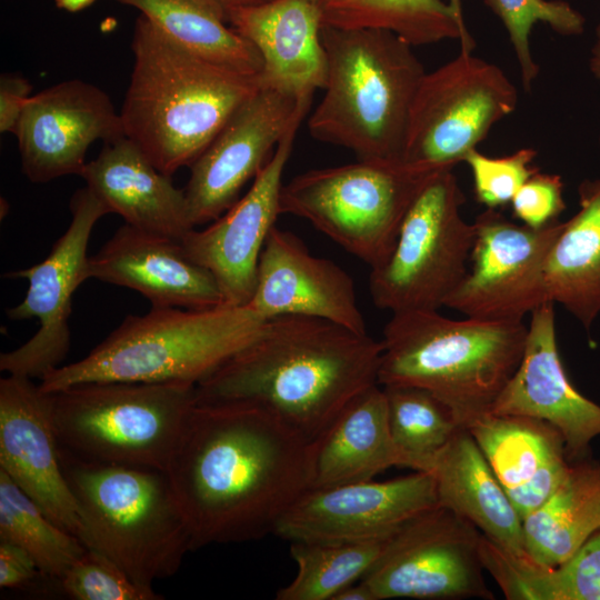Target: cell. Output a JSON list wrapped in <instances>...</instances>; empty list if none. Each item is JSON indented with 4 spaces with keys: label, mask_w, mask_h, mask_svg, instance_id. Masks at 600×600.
<instances>
[{
    "label": "cell",
    "mask_w": 600,
    "mask_h": 600,
    "mask_svg": "<svg viewBox=\"0 0 600 600\" xmlns=\"http://www.w3.org/2000/svg\"><path fill=\"white\" fill-rule=\"evenodd\" d=\"M526 551L557 567L600 529V460L570 462L552 494L522 519Z\"/></svg>",
    "instance_id": "obj_29"
},
{
    "label": "cell",
    "mask_w": 600,
    "mask_h": 600,
    "mask_svg": "<svg viewBox=\"0 0 600 600\" xmlns=\"http://www.w3.org/2000/svg\"><path fill=\"white\" fill-rule=\"evenodd\" d=\"M247 307L264 320L306 316L367 332L352 278L334 262L311 254L292 232L276 226L260 254Z\"/></svg>",
    "instance_id": "obj_21"
},
{
    "label": "cell",
    "mask_w": 600,
    "mask_h": 600,
    "mask_svg": "<svg viewBox=\"0 0 600 600\" xmlns=\"http://www.w3.org/2000/svg\"><path fill=\"white\" fill-rule=\"evenodd\" d=\"M32 84L20 73L0 76V132L14 133Z\"/></svg>",
    "instance_id": "obj_42"
},
{
    "label": "cell",
    "mask_w": 600,
    "mask_h": 600,
    "mask_svg": "<svg viewBox=\"0 0 600 600\" xmlns=\"http://www.w3.org/2000/svg\"><path fill=\"white\" fill-rule=\"evenodd\" d=\"M388 423L397 448L414 471H428L433 458L461 429L451 409L416 386H381Z\"/></svg>",
    "instance_id": "obj_34"
},
{
    "label": "cell",
    "mask_w": 600,
    "mask_h": 600,
    "mask_svg": "<svg viewBox=\"0 0 600 600\" xmlns=\"http://www.w3.org/2000/svg\"><path fill=\"white\" fill-rule=\"evenodd\" d=\"M124 223L179 241L194 229L188 216L184 190L159 171L129 138L106 142L81 176Z\"/></svg>",
    "instance_id": "obj_25"
},
{
    "label": "cell",
    "mask_w": 600,
    "mask_h": 600,
    "mask_svg": "<svg viewBox=\"0 0 600 600\" xmlns=\"http://www.w3.org/2000/svg\"><path fill=\"white\" fill-rule=\"evenodd\" d=\"M0 470L51 521L78 537V507L61 462L51 397L28 377L0 380Z\"/></svg>",
    "instance_id": "obj_19"
},
{
    "label": "cell",
    "mask_w": 600,
    "mask_h": 600,
    "mask_svg": "<svg viewBox=\"0 0 600 600\" xmlns=\"http://www.w3.org/2000/svg\"><path fill=\"white\" fill-rule=\"evenodd\" d=\"M312 96L303 99L288 131L247 193L210 226L191 230L181 241L188 256L216 278L223 303L243 307L251 300L260 254L280 211L282 176Z\"/></svg>",
    "instance_id": "obj_17"
},
{
    "label": "cell",
    "mask_w": 600,
    "mask_h": 600,
    "mask_svg": "<svg viewBox=\"0 0 600 600\" xmlns=\"http://www.w3.org/2000/svg\"><path fill=\"white\" fill-rule=\"evenodd\" d=\"M481 536L438 504L402 524L361 581L374 600L493 599L482 573Z\"/></svg>",
    "instance_id": "obj_12"
},
{
    "label": "cell",
    "mask_w": 600,
    "mask_h": 600,
    "mask_svg": "<svg viewBox=\"0 0 600 600\" xmlns=\"http://www.w3.org/2000/svg\"><path fill=\"white\" fill-rule=\"evenodd\" d=\"M21 170L29 181L47 183L81 176L90 146L124 136L110 97L90 82L71 79L32 94L13 133Z\"/></svg>",
    "instance_id": "obj_18"
},
{
    "label": "cell",
    "mask_w": 600,
    "mask_h": 600,
    "mask_svg": "<svg viewBox=\"0 0 600 600\" xmlns=\"http://www.w3.org/2000/svg\"><path fill=\"white\" fill-rule=\"evenodd\" d=\"M381 352V340L326 319L272 318L196 386V402L259 408L312 443L354 397L378 384Z\"/></svg>",
    "instance_id": "obj_2"
},
{
    "label": "cell",
    "mask_w": 600,
    "mask_h": 600,
    "mask_svg": "<svg viewBox=\"0 0 600 600\" xmlns=\"http://www.w3.org/2000/svg\"><path fill=\"white\" fill-rule=\"evenodd\" d=\"M34 560L20 547L0 541V587L26 589L42 578Z\"/></svg>",
    "instance_id": "obj_41"
},
{
    "label": "cell",
    "mask_w": 600,
    "mask_h": 600,
    "mask_svg": "<svg viewBox=\"0 0 600 600\" xmlns=\"http://www.w3.org/2000/svg\"><path fill=\"white\" fill-rule=\"evenodd\" d=\"M229 26L259 52V87L300 98L323 89L328 60L316 0H274L227 11Z\"/></svg>",
    "instance_id": "obj_23"
},
{
    "label": "cell",
    "mask_w": 600,
    "mask_h": 600,
    "mask_svg": "<svg viewBox=\"0 0 600 600\" xmlns=\"http://www.w3.org/2000/svg\"><path fill=\"white\" fill-rule=\"evenodd\" d=\"M556 600H600V529L554 567Z\"/></svg>",
    "instance_id": "obj_39"
},
{
    "label": "cell",
    "mask_w": 600,
    "mask_h": 600,
    "mask_svg": "<svg viewBox=\"0 0 600 600\" xmlns=\"http://www.w3.org/2000/svg\"><path fill=\"white\" fill-rule=\"evenodd\" d=\"M589 68L593 77L600 81V22L596 28L594 43L591 48Z\"/></svg>",
    "instance_id": "obj_44"
},
{
    "label": "cell",
    "mask_w": 600,
    "mask_h": 600,
    "mask_svg": "<svg viewBox=\"0 0 600 600\" xmlns=\"http://www.w3.org/2000/svg\"><path fill=\"white\" fill-rule=\"evenodd\" d=\"M537 151L521 148L516 152L491 158L478 149L467 154L477 201L489 209L509 204L521 186L539 169L532 166Z\"/></svg>",
    "instance_id": "obj_38"
},
{
    "label": "cell",
    "mask_w": 600,
    "mask_h": 600,
    "mask_svg": "<svg viewBox=\"0 0 600 600\" xmlns=\"http://www.w3.org/2000/svg\"><path fill=\"white\" fill-rule=\"evenodd\" d=\"M266 320L249 307L154 308L128 316L83 359L40 380L43 392L88 382L198 384L261 333Z\"/></svg>",
    "instance_id": "obj_6"
},
{
    "label": "cell",
    "mask_w": 600,
    "mask_h": 600,
    "mask_svg": "<svg viewBox=\"0 0 600 600\" xmlns=\"http://www.w3.org/2000/svg\"><path fill=\"white\" fill-rule=\"evenodd\" d=\"M447 2L449 7L451 8V10L453 11L458 21L460 22V24L463 28L468 29L464 22V18H463L462 0H447Z\"/></svg>",
    "instance_id": "obj_47"
},
{
    "label": "cell",
    "mask_w": 600,
    "mask_h": 600,
    "mask_svg": "<svg viewBox=\"0 0 600 600\" xmlns=\"http://www.w3.org/2000/svg\"><path fill=\"white\" fill-rule=\"evenodd\" d=\"M517 103L516 87L497 64L460 50L421 79L401 161L421 172L453 169Z\"/></svg>",
    "instance_id": "obj_11"
},
{
    "label": "cell",
    "mask_w": 600,
    "mask_h": 600,
    "mask_svg": "<svg viewBox=\"0 0 600 600\" xmlns=\"http://www.w3.org/2000/svg\"><path fill=\"white\" fill-rule=\"evenodd\" d=\"M73 600H161L153 588L133 582L101 553L86 549L64 574L54 581Z\"/></svg>",
    "instance_id": "obj_37"
},
{
    "label": "cell",
    "mask_w": 600,
    "mask_h": 600,
    "mask_svg": "<svg viewBox=\"0 0 600 600\" xmlns=\"http://www.w3.org/2000/svg\"><path fill=\"white\" fill-rule=\"evenodd\" d=\"M432 173L381 160L313 169L283 183L280 211L306 219L372 269L391 253L408 208Z\"/></svg>",
    "instance_id": "obj_9"
},
{
    "label": "cell",
    "mask_w": 600,
    "mask_h": 600,
    "mask_svg": "<svg viewBox=\"0 0 600 600\" xmlns=\"http://www.w3.org/2000/svg\"><path fill=\"white\" fill-rule=\"evenodd\" d=\"M428 471L440 506L497 542L526 551L522 519L468 429L456 432Z\"/></svg>",
    "instance_id": "obj_27"
},
{
    "label": "cell",
    "mask_w": 600,
    "mask_h": 600,
    "mask_svg": "<svg viewBox=\"0 0 600 600\" xmlns=\"http://www.w3.org/2000/svg\"><path fill=\"white\" fill-rule=\"evenodd\" d=\"M94 1L96 0H56V3L57 7L64 9L69 12H77L89 7Z\"/></svg>",
    "instance_id": "obj_46"
},
{
    "label": "cell",
    "mask_w": 600,
    "mask_h": 600,
    "mask_svg": "<svg viewBox=\"0 0 600 600\" xmlns=\"http://www.w3.org/2000/svg\"><path fill=\"white\" fill-rule=\"evenodd\" d=\"M71 222L39 263L6 278L28 280L23 300L8 308L10 320L37 319L38 331L17 349L0 356V370L8 374L42 379L62 366L70 348L69 318L72 296L88 279V243L99 219L109 208L89 188L78 189L69 203Z\"/></svg>",
    "instance_id": "obj_13"
},
{
    "label": "cell",
    "mask_w": 600,
    "mask_h": 600,
    "mask_svg": "<svg viewBox=\"0 0 600 600\" xmlns=\"http://www.w3.org/2000/svg\"><path fill=\"white\" fill-rule=\"evenodd\" d=\"M523 320H454L438 310L392 313L384 326L378 384L432 392L461 428L489 412L526 347Z\"/></svg>",
    "instance_id": "obj_4"
},
{
    "label": "cell",
    "mask_w": 600,
    "mask_h": 600,
    "mask_svg": "<svg viewBox=\"0 0 600 600\" xmlns=\"http://www.w3.org/2000/svg\"><path fill=\"white\" fill-rule=\"evenodd\" d=\"M332 600H374V598L367 584L359 580L339 591Z\"/></svg>",
    "instance_id": "obj_43"
},
{
    "label": "cell",
    "mask_w": 600,
    "mask_h": 600,
    "mask_svg": "<svg viewBox=\"0 0 600 600\" xmlns=\"http://www.w3.org/2000/svg\"><path fill=\"white\" fill-rule=\"evenodd\" d=\"M259 88L230 116L189 166L184 190L190 222L218 219L240 198L288 131L304 98Z\"/></svg>",
    "instance_id": "obj_15"
},
{
    "label": "cell",
    "mask_w": 600,
    "mask_h": 600,
    "mask_svg": "<svg viewBox=\"0 0 600 600\" xmlns=\"http://www.w3.org/2000/svg\"><path fill=\"white\" fill-rule=\"evenodd\" d=\"M579 210L558 234L546 262L549 299L584 329L600 314V177L578 187Z\"/></svg>",
    "instance_id": "obj_28"
},
{
    "label": "cell",
    "mask_w": 600,
    "mask_h": 600,
    "mask_svg": "<svg viewBox=\"0 0 600 600\" xmlns=\"http://www.w3.org/2000/svg\"><path fill=\"white\" fill-rule=\"evenodd\" d=\"M328 72L308 119L311 137L358 160L402 162L413 98L426 71L410 43L382 29L322 26Z\"/></svg>",
    "instance_id": "obj_5"
},
{
    "label": "cell",
    "mask_w": 600,
    "mask_h": 600,
    "mask_svg": "<svg viewBox=\"0 0 600 600\" xmlns=\"http://www.w3.org/2000/svg\"><path fill=\"white\" fill-rule=\"evenodd\" d=\"M438 504L434 478L429 471L386 481L309 488L281 517L274 534L290 542L380 539Z\"/></svg>",
    "instance_id": "obj_16"
},
{
    "label": "cell",
    "mask_w": 600,
    "mask_h": 600,
    "mask_svg": "<svg viewBox=\"0 0 600 600\" xmlns=\"http://www.w3.org/2000/svg\"><path fill=\"white\" fill-rule=\"evenodd\" d=\"M468 430L521 519L552 494L570 467L562 436L543 420L487 412Z\"/></svg>",
    "instance_id": "obj_24"
},
{
    "label": "cell",
    "mask_w": 600,
    "mask_h": 600,
    "mask_svg": "<svg viewBox=\"0 0 600 600\" xmlns=\"http://www.w3.org/2000/svg\"><path fill=\"white\" fill-rule=\"evenodd\" d=\"M141 11L147 19L191 53L258 76L262 60L256 48L227 21L218 0H116Z\"/></svg>",
    "instance_id": "obj_30"
},
{
    "label": "cell",
    "mask_w": 600,
    "mask_h": 600,
    "mask_svg": "<svg viewBox=\"0 0 600 600\" xmlns=\"http://www.w3.org/2000/svg\"><path fill=\"white\" fill-rule=\"evenodd\" d=\"M391 467L409 468L389 429L380 384L354 397L311 443L310 488L373 480Z\"/></svg>",
    "instance_id": "obj_26"
},
{
    "label": "cell",
    "mask_w": 600,
    "mask_h": 600,
    "mask_svg": "<svg viewBox=\"0 0 600 600\" xmlns=\"http://www.w3.org/2000/svg\"><path fill=\"white\" fill-rule=\"evenodd\" d=\"M563 222L534 229L487 208L473 222L470 264L444 307L473 319L520 321L551 301L544 269Z\"/></svg>",
    "instance_id": "obj_14"
},
{
    "label": "cell",
    "mask_w": 600,
    "mask_h": 600,
    "mask_svg": "<svg viewBox=\"0 0 600 600\" xmlns=\"http://www.w3.org/2000/svg\"><path fill=\"white\" fill-rule=\"evenodd\" d=\"M489 412L543 420L562 436L570 462L590 456V443L600 436V406L582 396L563 369L553 301L531 312L521 361Z\"/></svg>",
    "instance_id": "obj_20"
},
{
    "label": "cell",
    "mask_w": 600,
    "mask_h": 600,
    "mask_svg": "<svg viewBox=\"0 0 600 600\" xmlns=\"http://www.w3.org/2000/svg\"><path fill=\"white\" fill-rule=\"evenodd\" d=\"M0 541L27 551L43 577L52 581L60 579L87 549L77 536L51 521L2 470Z\"/></svg>",
    "instance_id": "obj_33"
},
{
    "label": "cell",
    "mask_w": 600,
    "mask_h": 600,
    "mask_svg": "<svg viewBox=\"0 0 600 600\" xmlns=\"http://www.w3.org/2000/svg\"><path fill=\"white\" fill-rule=\"evenodd\" d=\"M464 196L452 169L433 172L402 220L394 247L372 268L373 303L391 313L439 310L464 277L474 226L461 214Z\"/></svg>",
    "instance_id": "obj_10"
},
{
    "label": "cell",
    "mask_w": 600,
    "mask_h": 600,
    "mask_svg": "<svg viewBox=\"0 0 600 600\" xmlns=\"http://www.w3.org/2000/svg\"><path fill=\"white\" fill-rule=\"evenodd\" d=\"M513 216L530 228L539 229L564 211L563 182L559 174L534 172L510 202Z\"/></svg>",
    "instance_id": "obj_40"
},
{
    "label": "cell",
    "mask_w": 600,
    "mask_h": 600,
    "mask_svg": "<svg viewBox=\"0 0 600 600\" xmlns=\"http://www.w3.org/2000/svg\"><path fill=\"white\" fill-rule=\"evenodd\" d=\"M61 462L87 549L144 588L177 573L193 547L167 472L84 462L62 452Z\"/></svg>",
    "instance_id": "obj_7"
},
{
    "label": "cell",
    "mask_w": 600,
    "mask_h": 600,
    "mask_svg": "<svg viewBox=\"0 0 600 600\" xmlns=\"http://www.w3.org/2000/svg\"><path fill=\"white\" fill-rule=\"evenodd\" d=\"M322 26L388 30L411 46L459 40L472 51L474 40L443 0H316Z\"/></svg>",
    "instance_id": "obj_31"
},
{
    "label": "cell",
    "mask_w": 600,
    "mask_h": 600,
    "mask_svg": "<svg viewBox=\"0 0 600 600\" xmlns=\"http://www.w3.org/2000/svg\"><path fill=\"white\" fill-rule=\"evenodd\" d=\"M88 279L138 291L154 308L224 304L213 274L188 256L181 241L127 223L89 257Z\"/></svg>",
    "instance_id": "obj_22"
},
{
    "label": "cell",
    "mask_w": 600,
    "mask_h": 600,
    "mask_svg": "<svg viewBox=\"0 0 600 600\" xmlns=\"http://www.w3.org/2000/svg\"><path fill=\"white\" fill-rule=\"evenodd\" d=\"M483 569L509 600H556L554 567L527 551H514L482 533L479 544Z\"/></svg>",
    "instance_id": "obj_36"
},
{
    "label": "cell",
    "mask_w": 600,
    "mask_h": 600,
    "mask_svg": "<svg viewBox=\"0 0 600 600\" xmlns=\"http://www.w3.org/2000/svg\"><path fill=\"white\" fill-rule=\"evenodd\" d=\"M391 536L347 542L291 541L297 574L279 589L276 599L332 600L339 591L366 576Z\"/></svg>",
    "instance_id": "obj_32"
},
{
    "label": "cell",
    "mask_w": 600,
    "mask_h": 600,
    "mask_svg": "<svg viewBox=\"0 0 600 600\" xmlns=\"http://www.w3.org/2000/svg\"><path fill=\"white\" fill-rule=\"evenodd\" d=\"M484 3L508 32L527 91L532 89L540 70L530 48L533 27L544 23L562 36H578L584 30L583 16L563 0H484Z\"/></svg>",
    "instance_id": "obj_35"
},
{
    "label": "cell",
    "mask_w": 600,
    "mask_h": 600,
    "mask_svg": "<svg viewBox=\"0 0 600 600\" xmlns=\"http://www.w3.org/2000/svg\"><path fill=\"white\" fill-rule=\"evenodd\" d=\"M131 50L133 68L119 111L123 132L170 177L189 167L260 88L257 76L191 53L143 14Z\"/></svg>",
    "instance_id": "obj_3"
},
{
    "label": "cell",
    "mask_w": 600,
    "mask_h": 600,
    "mask_svg": "<svg viewBox=\"0 0 600 600\" xmlns=\"http://www.w3.org/2000/svg\"><path fill=\"white\" fill-rule=\"evenodd\" d=\"M224 8L226 12L238 8L258 7L274 0H218Z\"/></svg>",
    "instance_id": "obj_45"
},
{
    "label": "cell",
    "mask_w": 600,
    "mask_h": 600,
    "mask_svg": "<svg viewBox=\"0 0 600 600\" xmlns=\"http://www.w3.org/2000/svg\"><path fill=\"white\" fill-rule=\"evenodd\" d=\"M311 442L259 408L197 403L167 469L193 551L274 533L310 488Z\"/></svg>",
    "instance_id": "obj_1"
},
{
    "label": "cell",
    "mask_w": 600,
    "mask_h": 600,
    "mask_svg": "<svg viewBox=\"0 0 600 600\" xmlns=\"http://www.w3.org/2000/svg\"><path fill=\"white\" fill-rule=\"evenodd\" d=\"M62 453L167 471L196 404L186 382H88L49 392Z\"/></svg>",
    "instance_id": "obj_8"
},
{
    "label": "cell",
    "mask_w": 600,
    "mask_h": 600,
    "mask_svg": "<svg viewBox=\"0 0 600 600\" xmlns=\"http://www.w3.org/2000/svg\"><path fill=\"white\" fill-rule=\"evenodd\" d=\"M599 142H600V138H599Z\"/></svg>",
    "instance_id": "obj_48"
}]
</instances>
